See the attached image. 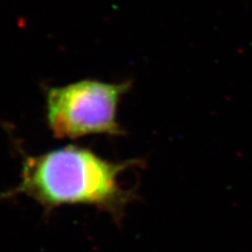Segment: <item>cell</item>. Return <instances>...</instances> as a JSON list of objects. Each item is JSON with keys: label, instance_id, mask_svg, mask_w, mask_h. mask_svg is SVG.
<instances>
[{"label": "cell", "instance_id": "obj_1", "mask_svg": "<svg viewBox=\"0 0 252 252\" xmlns=\"http://www.w3.org/2000/svg\"><path fill=\"white\" fill-rule=\"evenodd\" d=\"M137 165L142 161L113 162L77 145L23 156L20 182L0 193V200L26 195L40 205L45 216L65 205L92 206L106 212L118 224L137 198L135 190L124 188L119 179Z\"/></svg>", "mask_w": 252, "mask_h": 252}, {"label": "cell", "instance_id": "obj_2", "mask_svg": "<svg viewBox=\"0 0 252 252\" xmlns=\"http://www.w3.org/2000/svg\"><path fill=\"white\" fill-rule=\"evenodd\" d=\"M130 80L104 82L82 79L44 90L45 119L56 139L76 140L92 135L124 136L118 106L131 89Z\"/></svg>", "mask_w": 252, "mask_h": 252}]
</instances>
